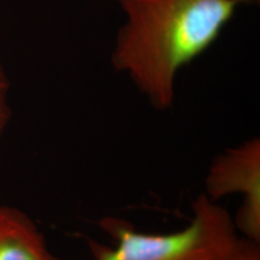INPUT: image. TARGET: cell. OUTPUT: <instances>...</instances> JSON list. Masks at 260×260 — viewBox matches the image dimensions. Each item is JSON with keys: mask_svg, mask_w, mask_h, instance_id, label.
Instances as JSON below:
<instances>
[{"mask_svg": "<svg viewBox=\"0 0 260 260\" xmlns=\"http://www.w3.org/2000/svg\"><path fill=\"white\" fill-rule=\"evenodd\" d=\"M125 22L116 35L111 63L158 111L176 99L184 67L212 46L232 21L239 0H116Z\"/></svg>", "mask_w": 260, "mask_h": 260, "instance_id": "1", "label": "cell"}, {"mask_svg": "<svg viewBox=\"0 0 260 260\" xmlns=\"http://www.w3.org/2000/svg\"><path fill=\"white\" fill-rule=\"evenodd\" d=\"M103 228L116 243H92L94 260H224L240 235L230 213L205 194L193 203L189 223L176 232H136L115 218L104 220Z\"/></svg>", "mask_w": 260, "mask_h": 260, "instance_id": "2", "label": "cell"}, {"mask_svg": "<svg viewBox=\"0 0 260 260\" xmlns=\"http://www.w3.org/2000/svg\"><path fill=\"white\" fill-rule=\"evenodd\" d=\"M241 194V206L233 217L237 233L260 242V139L251 138L214 157L205 178V195L218 203Z\"/></svg>", "mask_w": 260, "mask_h": 260, "instance_id": "3", "label": "cell"}, {"mask_svg": "<svg viewBox=\"0 0 260 260\" xmlns=\"http://www.w3.org/2000/svg\"><path fill=\"white\" fill-rule=\"evenodd\" d=\"M0 260H58L28 213L0 204Z\"/></svg>", "mask_w": 260, "mask_h": 260, "instance_id": "4", "label": "cell"}, {"mask_svg": "<svg viewBox=\"0 0 260 260\" xmlns=\"http://www.w3.org/2000/svg\"><path fill=\"white\" fill-rule=\"evenodd\" d=\"M11 83L2 64H0V144L4 139L6 130L12 118V107L10 105Z\"/></svg>", "mask_w": 260, "mask_h": 260, "instance_id": "5", "label": "cell"}, {"mask_svg": "<svg viewBox=\"0 0 260 260\" xmlns=\"http://www.w3.org/2000/svg\"><path fill=\"white\" fill-rule=\"evenodd\" d=\"M224 260H260V242L239 235Z\"/></svg>", "mask_w": 260, "mask_h": 260, "instance_id": "6", "label": "cell"}, {"mask_svg": "<svg viewBox=\"0 0 260 260\" xmlns=\"http://www.w3.org/2000/svg\"><path fill=\"white\" fill-rule=\"evenodd\" d=\"M239 2L241 3V4H242V3H252V4H255V3H256V4H258L259 0H239Z\"/></svg>", "mask_w": 260, "mask_h": 260, "instance_id": "7", "label": "cell"}]
</instances>
